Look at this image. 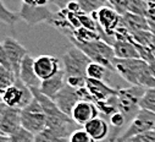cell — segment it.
I'll return each mask as SVG.
<instances>
[{"label":"cell","instance_id":"4dcf8cb0","mask_svg":"<svg viewBox=\"0 0 155 142\" xmlns=\"http://www.w3.org/2000/svg\"><path fill=\"white\" fill-rule=\"evenodd\" d=\"M72 2V0H49V4L55 5L59 10H64L67 8V5Z\"/></svg>","mask_w":155,"mask_h":142},{"label":"cell","instance_id":"4fadbf2b","mask_svg":"<svg viewBox=\"0 0 155 142\" xmlns=\"http://www.w3.org/2000/svg\"><path fill=\"white\" fill-rule=\"evenodd\" d=\"M81 100L82 99H81V96H80V91L77 88L70 87L68 85H66L54 98V102L60 108V110L64 112L68 117H71L74 105Z\"/></svg>","mask_w":155,"mask_h":142},{"label":"cell","instance_id":"277c9868","mask_svg":"<svg viewBox=\"0 0 155 142\" xmlns=\"http://www.w3.org/2000/svg\"><path fill=\"white\" fill-rule=\"evenodd\" d=\"M74 47L80 48L92 61L101 64L107 69H110L111 71H115L114 69L115 53L109 43L104 42L103 39H97L83 44H76Z\"/></svg>","mask_w":155,"mask_h":142},{"label":"cell","instance_id":"1f68e13d","mask_svg":"<svg viewBox=\"0 0 155 142\" xmlns=\"http://www.w3.org/2000/svg\"><path fill=\"white\" fill-rule=\"evenodd\" d=\"M66 10H67V11H70V12H73V14H77V12L82 11L81 5H80V3L77 2V0H72V2H71V3L67 5Z\"/></svg>","mask_w":155,"mask_h":142},{"label":"cell","instance_id":"52a82bcc","mask_svg":"<svg viewBox=\"0 0 155 142\" xmlns=\"http://www.w3.org/2000/svg\"><path fill=\"white\" fill-rule=\"evenodd\" d=\"M149 131H155V114L140 109L138 114L134 117V119L130 123L125 132L120 136V138L126 142L128 138L134 137L137 135L149 132Z\"/></svg>","mask_w":155,"mask_h":142},{"label":"cell","instance_id":"7c38bea8","mask_svg":"<svg viewBox=\"0 0 155 142\" xmlns=\"http://www.w3.org/2000/svg\"><path fill=\"white\" fill-rule=\"evenodd\" d=\"M100 117L99 109L94 102H88V100H81L78 102L72 110L71 118L72 120L78 125V126H84L87 123L91 120Z\"/></svg>","mask_w":155,"mask_h":142},{"label":"cell","instance_id":"6da1fadb","mask_svg":"<svg viewBox=\"0 0 155 142\" xmlns=\"http://www.w3.org/2000/svg\"><path fill=\"white\" fill-rule=\"evenodd\" d=\"M61 60L66 77H87V67L92 60L80 48L74 46L68 48L64 53Z\"/></svg>","mask_w":155,"mask_h":142},{"label":"cell","instance_id":"e0dca14e","mask_svg":"<svg viewBox=\"0 0 155 142\" xmlns=\"http://www.w3.org/2000/svg\"><path fill=\"white\" fill-rule=\"evenodd\" d=\"M83 129L97 141V142H103L105 140L109 138L110 136V125L109 123L101 118L98 117L93 120H91L89 123H87Z\"/></svg>","mask_w":155,"mask_h":142},{"label":"cell","instance_id":"9c48e42d","mask_svg":"<svg viewBox=\"0 0 155 142\" xmlns=\"http://www.w3.org/2000/svg\"><path fill=\"white\" fill-rule=\"evenodd\" d=\"M21 126V109L8 106L2 103L0 105V134L4 136H11Z\"/></svg>","mask_w":155,"mask_h":142},{"label":"cell","instance_id":"74e56055","mask_svg":"<svg viewBox=\"0 0 155 142\" xmlns=\"http://www.w3.org/2000/svg\"><path fill=\"white\" fill-rule=\"evenodd\" d=\"M150 46H155V33L154 32L151 34V43H150Z\"/></svg>","mask_w":155,"mask_h":142},{"label":"cell","instance_id":"4316f807","mask_svg":"<svg viewBox=\"0 0 155 142\" xmlns=\"http://www.w3.org/2000/svg\"><path fill=\"white\" fill-rule=\"evenodd\" d=\"M9 140L11 142H35V135L21 126L16 132L9 136Z\"/></svg>","mask_w":155,"mask_h":142},{"label":"cell","instance_id":"5b68a950","mask_svg":"<svg viewBox=\"0 0 155 142\" xmlns=\"http://www.w3.org/2000/svg\"><path fill=\"white\" fill-rule=\"evenodd\" d=\"M21 120H22V126L34 135L41 134L47 127L48 124L47 115L41 103L38 102L35 97L27 106L21 109Z\"/></svg>","mask_w":155,"mask_h":142},{"label":"cell","instance_id":"f35d334b","mask_svg":"<svg viewBox=\"0 0 155 142\" xmlns=\"http://www.w3.org/2000/svg\"><path fill=\"white\" fill-rule=\"evenodd\" d=\"M150 48H151V53H153V58H154V60H155V46H150Z\"/></svg>","mask_w":155,"mask_h":142},{"label":"cell","instance_id":"5bb4252c","mask_svg":"<svg viewBox=\"0 0 155 142\" xmlns=\"http://www.w3.org/2000/svg\"><path fill=\"white\" fill-rule=\"evenodd\" d=\"M86 87L89 91L91 96L93 97L94 103L107 100V99H110V98H112L115 96H117V93H119L117 88H114V87L109 86L104 81L93 80V79H87Z\"/></svg>","mask_w":155,"mask_h":142},{"label":"cell","instance_id":"44dd1931","mask_svg":"<svg viewBox=\"0 0 155 142\" xmlns=\"http://www.w3.org/2000/svg\"><path fill=\"white\" fill-rule=\"evenodd\" d=\"M98 109H99V114L101 118H104L105 120L110 119V117H112L115 113L119 112L117 108V100H116V96L107 99V100H103V102H97L95 103Z\"/></svg>","mask_w":155,"mask_h":142},{"label":"cell","instance_id":"603a6c76","mask_svg":"<svg viewBox=\"0 0 155 142\" xmlns=\"http://www.w3.org/2000/svg\"><path fill=\"white\" fill-rule=\"evenodd\" d=\"M77 2L80 3L82 11L88 15L100 10L101 8L109 6L107 0H77Z\"/></svg>","mask_w":155,"mask_h":142},{"label":"cell","instance_id":"f546056e","mask_svg":"<svg viewBox=\"0 0 155 142\" xmlns=\"http://www.w3.org/2000/svg\"><path fill=\"white\" fill-rule=\"evenodd\" d=\"M126 142H155V131H149L137 135L134 137L128 138Z\"/></svg>","mask_w":155,"mask_h":142},{"label":"cell","instance_id":"d590c367","mask_svg":"<svg viewBox=\"0 0 155 142\" xmlns=\"http://www.w3.org/2000/svg\"><path fill=\"white\" fill-rule=\"evenodd\" d=\"M54 142H70V140H68V137H62V138H58V140H55Z\"/></svg>","mask_w":155,"mask_h":142},{"label":"cell","instance_id":"836d02e7","mask_svg":"<svg viewBox=\"0 0 155 142\" xmlns=\"http://www.w3.org/2000/svg\"><path fill=\"white\" fill-rule=\"evenodd\" d=\"M149 65V70H150V73L154 75V77H155V61H151V63H149L148 64Z\"/></svg>","mask_w":155,"mask_h":142},{"label":"cell","instance_id":"3957f363","mask_svg":"<svg viewBox=\"0 0 155 142\" xmlns=\"http://www.w3.org/2000/svg\"><path fill=\"white\" fill-rule=\"evenodd\" d=\"M115 73H117L125 81H127L131 86H138L142 76L149 69L147 61L142 59H117L114 60Z\"/></svg>","mask_w":155,"mask_h":142},{"label":"cell","instance_id":"83f0119b","mask_svg":"<svg viewBox=\"0 0 155 142\" xmlns=\"http://www.w3.org/2000/svg\"><path fill=\"white\" fill-rule=\"evenodd\" d=\"M70 142H97L84 129H77L74 130L71 136L68 137Z\"/></svg>","mask_w":155,"mask_h":142},{"label":"cell","instance_id":"cb8c5ba5","mask_svg":"<svg viewBox=\"0 0 155 142\" xmlns=\"http://www.w3.org/2000/svg\"><path fill=\"white\" fill-rule=\"evenodd\" d=\"M139 108L155 114V88L145 90L139 100Z\"/></svg>","mask_w":155,"mask_h":142},{"label":"cell","instance_id":"f1b7e54d","mask_svg":"<svg viewBox=\"0 0 155 142\" xmlns=\"http://www.w3.org/2000/svg\"><path fill=\"white\" fill-rule=\"evenodd\" d=\"M130 2H131V0H107L109 6H111L115 11H117L121 16L127 14Z\"/></svg>","mask_w":155,"mask_h":142},{"label":"cell","instance_id":"ffe728a7","mask_svg":"<svg viewBox=\"0 0 155 142\" xmlns=\"http://www.w3.org/2000/svg\"><path fill=\"white\" fill-rule=\"evenodd\" d=\"M112 71L110 69H107L106 66L94 63L92 61L88 67H87V79H93V80H99V81H104V82H109L110 77H111Z\"/></svg>","mask_w":155,"mask_h":142},{"label":"cell","instance_id":"8fae6325","mask_svg":"<svg viewBox=\"0 0 155 142\" xmlns=\"http://www.w3.org/2000/svg\"><path fill=\"white\" fill-rule=\"evenodd\" d=\"M34 70L41 81L48 80L61 70L60 61L53 55H39L34 58Z\"/></svg>","mask_w":155,"mask_h":142},{"label":"cell","instance_id":"9a60e30c","mask_svg":"<svg viewBox=\"0 0 155 142\" xmlns=\"http://www.w3.org/2000/svg\"><path fill=\"white\" fill-rule=\"evenodd\" d=\"M20 80L27 85L29 88H41L42 81L37 76L34 70V58H32L29 54L25 56V59L21 63L20 67Z\"/></svg>","mask_w":155,"mask_h":142},{"label":"cell","instance_id":"d6986e66","mask_svg":"<svg viewBox=\"0 0 155 142\" xmlns=\"http://www.w3.org/2000/svg\"><path fill=\"white\" fill-rule=\"evenodd\" d=\"M122 25L131 32V33H138L143 31H150L149 23L147 17L134 15V14H125L122 16Z\"/></svg>","mask_w":155,"mask_h":142},{"label":"cell","instance_id":"7402d4cb","mask_svg":"<svg viewBox=\"0 0 155 142\" xmlns=\"http://www.w3.org/2000/svg\"><path fill=\"white\" fill-rule=\"evenodd\" d=\"M20 20H21V17H20L18 12L16 14V12L11 11L10 9H8L3 0H0V21L8 26L14 27Z\"/></svg>","mask_w":155,"mask_h":142},{"label":"cell","instance_id":"e575fe53","mask_svg":"<svg viewBox=\"0 0 155 142\" xmlns=\"http://www.w3.org/2000/svg\"><path fill=\"white\" fill-rule=\"evenodd\" d=\"M22 4H26V5H31V6H35L34 0H22Z\"/></svg>","mask_w":155,"mask_h":142},{"label":"cell","instance_id":"7a4b0ae2","mask_svg":"<svg viewBox=\"0 0 155 142\" xmlns=\"http://www.w3.org/2000/svg\"><path fill=\"white\" fill-rule=\"evenodd\" d=\"M144 92H145V88L138 87V86H131L128 88L119 90V93L116 96L117 108H119V112H121L126 117L127 121L131 123L140 110L139 100L144 94Z\"/></svg>","mask_w":155,"mask_h":142},{"label":"cell","instance_id":"484cf974","mask_svg":"<svg viewBox=\"0 0 155 142\" xmlns=\"http://www.w3.org/2000/svg\"><path fill=\"white\" fill-rule=\"evenodd\" d=\"M149 9H150V5L145 2H143V0H131L127 12L147 17V15L149 12Z\"/></svg>","mask_w":155,"mask_h":142},{"label":"cell","instance_id":"d6a6232c","mask_svg":"<svg viewBox=\"0 0 155 142\" xmlns=\"http://www.w3.org/2000/svg\"><path fill=\"white\" fill-rule=\"evenodd\" d=\"M37 6H47L49 4V0H34Z\"/></svg>","mask_w":155,"mask_h":142},{"label":"cell","instance_id":"8d00e7d4","mask_svg":"<svg viewBox=\"0 0 155 142\" xmlns=\"http://www.w3.org/2000/svg\"><path fill=\"white\" fill-rule=\"evenodd\" d=\"M103 142H124V141L119 137V138H116V140H109V138H107V140H105V141H103Z\"/></svg>","mask_w":155,"mask_h":142},{"label":"cell","instance_id":"ac0fdd59","mask_svg":"<svg viewBox=\"0 0 155 142\" xmlns=\"http://www.w3.org/2000/svg\"><path fill=\"white\" fill-rule=\"evenodd\" d=\"M112 49L115 58L117 59H139L138 50L133 42L130 41H114Z\"/></svg>","mask_w":155,"mask_h":142},{"label":"cell","instance_id":"30bf717a","mask_svg":"<svg viewBox=\"0 0 155 142\" xmlns=\"http://www.w3.org/2000/svg\"><path fill=\"white\" fill-rule=\"evenodd\" d=\"M21 20H23L28 26L33 27L39 23H50L51 19L54 17V12L49 10L48 6H31L22 4L18 11Z\"/></svg>","mask_w":155,"mask_h":142},{"label":"cell","instance_id":"d4e9b609","mask_svg":"<svg viewBox=\"0 0 155 142\" xmlns=\"http://www.w3.org/2000/svg\"><path fill=\"white\" fill-rule=\"evenodd\" d=\"M16 80H17V76L15 75L12 70L0 66V91H4L8 87L15 85Z\"/></svg>","mask_w":155,"mask_h":142},{"label":"cell","instance_id":"2e32d148","mask_svg":"<svg viewBox=\"0 0 155 142\" xmlns=\"http://www.w3.org/2000/svg\"><path fill=\"white\" fill-rule=\"evenodd\" d=\"M65 86H66V76H65V71L61 69L59 73H58L56 75H54L53 77L42 81V85H41L39 91H41L44 96H47V97L54 99V98L56 97V94H58Z\"/></svg>","mask_w":155,"mask_h":142},{"label":"cell","instance_id":"ba28073f","mask_svg":"<svg viewBox=\"0 0 155 142\" xmlns=\"http://www.w3.org/2000/svg\"><path fill=\"white\" fill-rule=\"evenodd\" d=\"M0 48L4 50L17 79H20V67H21V63L25 59V56L28 55L27 49L14 37H5L2 41Z\"/></svg>","mask_w":155,"mask_h":142},{"label":"cell","instance_id":"8992f818","mask_svg":"<svg viewBox=\"0 0 155 142\" xmlns=\"http://www.w3.org/2000/svg\"><path fill=\"white\" fill-rule=\"evenodd\" d=\"M34 99L32 90L25 85L20 79L16 80L15 85L2 91V103L12 108L23 109Z\"/></svg>","mask_w":155,"mask_h":142}]
</instances>
